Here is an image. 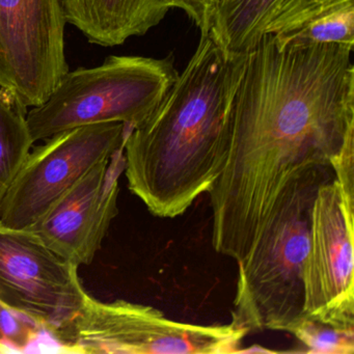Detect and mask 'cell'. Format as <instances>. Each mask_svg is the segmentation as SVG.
Listing matches in <instances>:
<instances>
[{"label":"cell","mask_w":354,"mask_h":354,"mask_svg":"<svg viewBox=\"0 0 354 354\" xmlns=\"http://www.w3.org/2000/svg\"><path fill=\"white\" fill-rule=\"evenodd\" d=\"M351 47L281 45L263 34L246 51L232 99L223 171L209 190L212 245L241 262L286 188L331 167L354 138Z\"/></svg>","instance_id":"6da1fadb"},{"label":"cell","mask_w":354,"mask_h":354,"mask_svg":"<svg viewBox=\"0 0 354 354\" xmlns=\"http://www.w3.org/2000/svg\"><path fill=\"white\" fill-rule=\"evenodd\" d=\"M246 53H230L211 35L154 111L124 140L128 187L160 218L183 215L223 171L232 99Z\"/></svg>","instance_id":"7a4b0ae2"},{"label":"cell","mask_w":354,"mask_h":354,"mask_svg":"<svg viewBox=\"0 0 354 354\" xmlns=\"http://www.w3.org/2000/svg\"><path fill=\"white\" fill-rule=\"evenodd\" d=\"M335 177L318 167L292 182L245 259L238 264L232 321L248 331L293 333L304 314V264L317 189Z\"/></svg>","instance_id":"3957f363"},{"label":"cell","mask_w":354,"mask_h":354,"mask_svg":"<svg viewBox=\"0 0 354 354\" xmlns=\"http://www.w3.org/2000/svg\"><path fill=\"white\" fill-rule=\"evenodd\" d=\"M179 72L175 57L111 55L102 65L68 71L47 100L32 107L26 122L34 142L100 123L136 127L165 98Z\"/></svg>","instance_id":"277c9868"},{"label":"cell","mask_w":354,"mask_h":354,"mask_svg":"<svg viewBox=\"0 0 354 354\" xmlns=\"http://www.w3.org/2000/svg\"><path fill=\"white\" fill-rule=\"evenodd\" d=\"M248 333L234 321L178 322L151 306L123 299L102 302L90 295L78 316L53 337L72 353L216 354L239 352Z\"/></svg>","instance_id":"5b68a950"},{"label":"cell","mask_w":354,"mask_h":354,"mask_svg":"<svg viewBox=\"0 0 354 354\" xmlns=\"http://www.w3.org/2000/svg\"><path fill=\"white\" fill-rule=\"evenodd\" d=\"M128 127L100 123L61 132L35 149L0 202V223L28 230L97 163L123 147Z\"/></svg>","instance_id":"8992f818"},{"label":"cell","mask_w":354,"mask_h":354,"mask_svg":"<svg viewBox=\"0 0 354 354\" xmlns=\"http://www.w3.org/2000/svg\"><path fill=\"white\" fill-rule=\"evenodd\" d=\"M78 268L28 230L0 223V300L51 335L78 316L90 296Z\"/></svg>","instance_id":"52a82bcc"},{"label":"cell","mask_w":354,"mask_h":354,"mask_svg":"<svg viewBox=\"0 0 354 354\" xmlns=\"http://www.w3.org/2000/svg\"><path fill=\"white\" fill-rule=\"evenodd\" d=\"M353 232L354 198L335 177L322 182L310 211L304 314L339 328H354Z\"/></svg>","instance_id":"ba28073f"},{"label":"cell","mask_w":354,"mask_h":354,"mask_svg":"<svg viewBox=\"0 0 354 354\" xmlns=\"http://www.w3.org/2000/svg\"><path fill=\"white\" fill-rule=\"evenodd\" d=\"M59 0H0V86L28 109L44 103L68 72Z\"/></svg>","instance_id":"9c48e42d"},{"label":"cell","mask_w":354,"mask_h":354,"mask_svg":"<svg viewBox=\"0 0 354 354\" xmlns=\"http://www.w3.org/2000/svg\"><path fill=\"white\" fill-rule=\"evenodd\" d=\"M124 145L90 169L28 227L47 248L78 267L90 265L119 212Z\"/></svg>","instance_id":"30bf717a"},{"label":"cell","mask_w":354,"mask_h":354,"mask_svg":"<svg viewBox=\"0 0 354 354\" xmlns=\"http://www.w3.org/2000/svg\"><path fill=\"white\" fill-rule=\"evenodd\" d=\"M66 21L93 44L119 46L158 26L171 0H59Z\"/></svg>","instance_id":"8fae6325"},{"label":"cell","mask_w":354,"mask_h":354,"mask_svg":"<svg viewBox=\"0 0 354 354\" xmlns=\"http://www.w3.org/2000/svg\"><path fill=\"white\" fill-rule=\"evenodd\" d=\"M281 45L354 47V0H283L265 26Z\"/></svg>","instance_id":"7c38bea8"},{"label":"cell","mask_w":354,"mask_h":354,"mask_svg":"<svg viewBox=\"0 0 354 354\" xmlns=\"http://www.w3.org/2000/svg\"><path fill=\"white\" fill-rule=\"evenodd\" d=\"M283 0H221L210 35L230 53H246Z\"/></svg>","instance_id":"4fadbf2b"},{"label":"cell","mask_w":354,"mask_h":354,"mask_svg":"<svg viewBox=\"0 0 354 354\" xmlns=\"http://www.w3.org/2000/svg\"><path fill=\"white\" fill-rule=\"evenodd\" d=\"M28 111L13 92L0 86V202L35 144L26 122Z\"/></svg>","instance_id":"5bb4252c"},{"label":"cell","mask_w":354,"mask_h":354,"mask_svg":"<svg viewBox=\"0 0 354 354\" xmlns=\"http://www.w3.org/2000/svg\"><path fill=\"white\" fill-rule=\"evenodd\" d=\"M292 335L306 347L304 352L353 354L354 328H339L304 317Z\"/></svg>","instance_id":"9a60e30c"},{"label":"cell","mask_w":354,"mask_h":354,"mask_svg":"<svg viewBox=\"0 0 354 354\" xmlns=\"http://www.w3.org/2000/svg\"><path fill=\"white\" fill-rule=\"evenodd\" d=\"M42 331L44 329L38 323L0 300V344L12 352H24L38 341Z\"/></svg>","instance_id":"2e32d148"},{"label":"cell","mask_w":354,"mask_h":354,"mask_svg":"<svg viewBox=\"0 0 354 354\" xmlns=\"http://www.w3.org/2000/svg\"><path fill=\"white\" fill-rule=\"evenodd\" d=\"M221 0H171L173 9H180L200 30L201 37L208 36L212 30Z\"/></svg>","instance_id":"e0dca14e"},{"label":"cell","mask_w":354,"mask_h":354,"mask_svg":"<svg viewBox=\"0 0 354 354\" xmlns=\"http://www.w3.org/2000/svg\"><path fill=\"white\" fill-rule=\"evenodd\" d=\"M335 180L349 198H354V138L344 145L339 154L331 162Z\"/></svg>","instance_id":"ac0fdd59"},{"label":"cell","mask_w":354,"mask_h":354,"mask_svg":"<svg viewBox=\"0 0 354 354\" xmlns=\"http://www.w3.org/2000/svg\"><path fill=\"white\" fill-rule=\"evenodd\" d=\"M10 352L12 351L9 349V348L6 347V346H3V344H0V354L10 353Z\"/></svg>","instance_id":"d6986e66"}]
</instances>
